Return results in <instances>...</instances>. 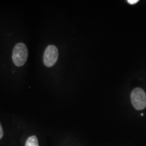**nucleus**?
I'll return each mask as SVG.
<instances>
[{
    "instance_id": "423d86ee",
    "label": "nucleus",
    "mask_w": 146,
    "mask_h": 146,
    "mask_svg": "<svg viewBox=\"0 0 146 146\" xmlns=\"http://www.w3.org/2000/svg\"><path fill=\"white\" fill-rule=\"evenodd\" d=\"M3 136V128L2 127V125L0 123V139H1L2 138Z\"/></svg>"
},
{
    "instance_id": "20e7f679",
    "label": "nucleus",
    "mask_w": 146,
    "mask_h": 146,
    "mask_svg": "<svg viewBox=\"0 0 146 146\" xmlns=\"http://www.w3.org/2000/svg\"><path fill=\"white\" fill-rule=\"evenodd\" d=\"M25 146H38V141L36 136H31L27 140Z\"/></svg>"
},
{
    "instance_id": "39448f33",
    "label": "nucleus",
    "mask_w": 146,
    "mask_h": 146,
    "mask_svg": "<svg viewBox=\"0 0 146 146\" xmlns=\"http://www.w3.org/2000/svg\"><path fill=\"white\" fill-rule=\"evenodd\" d=\"M139 2V0H128L127 2L131 5H135Z\"/></svg>"
},
{
    "instance_id": "7ed1b4c3",
    "label": "nucleus",
    "mask_w": 146,
    "mask_h": 146,
    "mask_svg": "<svg viewBox=\"0 0 146 146\" xmlns=\"http://www.w3.org/2000/svg\"><path fill=\"white\" fill-rule=\"evenodd\" d=\"M58 51L57 47L49 45L46 48L43 55V62L47 67L53 66L58 61Z\"/></svg>"
},
{
    "instance_id": "f257e3e1",
    "label": "nucleus",
    "mask_w": 146,
    "mask_h": 146,
    "mask_svg": "<svg viewBox=\"0 0 146 146\" xmlns=\"http://www.w3.org/2000/svg\"><path fill=\"white\" fill-rule=\"evenodd\" d=\"M28 52L26 46L23 43L16 44L13 49V61L17 67H21L26 62Z\"/></svg>"
},
{
    "instance_id": "f03ea898",
    "label": "nucleus",
    "mask_w": 146,
    "mask_h": 146,
    "mask_svg": "<svg viewBox=\"0 0 146 146\" xmlns=\"http://www.w3.org/2000/svg\"><path fill=\"white\" fill-rule=\"evenodd\" d=\"M131 101L136 110H141L146 107V94L142 89L136 88L133 90L131 95Z\"/></svg>"
}]
</instances>
